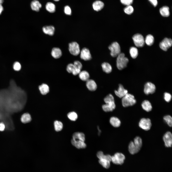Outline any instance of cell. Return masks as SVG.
Here are the masks:
<instances>
[{"mask_svg": "<svg viewBox=\"0 0 172 172\" xmlns=\"http://www.w3.org/2000/svg\"><path fill=\"white\" fill-rule=\"evenodd\" d=\"M86 81V86L89 90L93 91L96 90L97 87V85L94 80L89 79Z\"/></svg>", "mask_w": 172, "mask_h": 172, "instance_id": "obj_16", "label": "cell"}, {"mask_svg": "<svg viewBox=\"0 0 172 172\" xmlns=\"http://www.w3.org/2000/svg\"><path fill=\"white\" fill-rule=\"evenodd\" d=\"M65 13L68 15H70L71 14V10L70 7L68 6H65L64 8Z\"/></svg>", "mask_w": 172, "mask_h": 172, "instance_id": "obj_42", "label": "cell"}, {"mask_svg": "<svg viewBox=\"0 0 172 172\" xmlns=\"http://www.w3.org/2000/svg\"><path fill=\"white\" fill-rule=\"evenodd\" d=\"M114 92L118 97L122 98L128 93V91L124 88L122 85L120 84L118 89L117 90H115Z\"/></svg>", "mask_w": 172, "mask_h": 172, "instance_id": "obj_14", "label": "cell"}, {"mask_svg": "<svg viewBox=\"0 0 172 172\" xmlns=\"http://www.w3.org/2000/svg\"><path fill=\"white\" fill-rule=\"evenodd\" d=\"M102 105V108L105 112H108L113 111L115 108L116 105L114 101L108 102Z\"/></svg>", "mask_w": 172, "mask_h": 172, "instance_id": "obj_11", "label": "cell"}, {"mask_svg": "<svg viewBox=\"0 0 172 172\" xmlns=\"http://www.w3.org/2000/svg\"><path fill=\"white\" fill-rule=\"evenodd\" d=\"M132 39L135 45L138 47H143L145 44V40L143 36L139 33L134 35Z\"/></svg>", "mask_w": 172, "mask_h": 172, "instance_id": "obj_5", "label": "cell"}, {"mask_svg": "<svg viewBox=\"0 0 172 172\" xmlns=\"http://www.w3.org/2000/svg\"><path fill=\"white\" fill-rule=\"evenodd\" d=\"M81 58L85 61L89 60L92 58L91 56L89 50L86 48L82 49L80 52Z\"/></svg>", "mask_w": 172, "mask_h": 172, "instance_id": "obj_10", "label": "cell"}, {"mask_svg": "<svg viewBox=\"0 0 172 172\" xmlns=\"http://www.w3.org/2000/svg\"><path fill=\"white\" fill-rule=\"evenodd\" d=\"M104 155L103 152L102 151H98L97 154V156L99 159L102 158Z\"/></svg>", "mask_w": 172, "mask_h": 172, "instance_id": "obj_44", "label": "cell"}, {"mask_svg": "<svg viewBox=\"0 0 172 172\" xmlns=\"http://www.w3.org/2000/svg\"><path fill=\"white\" fill-rule=\"evenodd\" d=\"M46 10L50 13H54L55 11V5L51 2H48L46 4Z\"/></svg>", "mask_w": 172, "mask_h": 172, "instance_id": "obj_31", "label": "cell"}, {"mask_svg": "<svg viewBox=\"0 0 172 172\" xmlns=\"http://www.w3.org/2000/svg\"><path fill=\"white\" fill-rule=\"evenodd\" d=\"M5 128V126L4 123L2 122H0V131H4Z\"/></svg>", "mask_w": 172, "mask_h": 172, "instance_id": "obj_43", "label": "cell"}, {"mask_svg": "<svg viewBox=\"0 0 172 172\" xmlns=\"http://www.w3.org/2000/svg\"><path fill=\"white\" fill-rule=\"evenodd\" d=\"M161 15L164 17H167L170 14L169 8L167 6H163L159 10Z\"/></svg>", "mask_w": 172, "mask_h": 172, "instance_id": "obj_28", "label": "cell"}, {"mask_svg": "<svg viewBox=\"0 0 172 172\" xmlns=\"http://www.w3.org/2000/svg\"><path fill=\"white\" fill-rule=\"evenodd\" d=\"M133 0H120L121 3L124 5H130L133 2Z\"/></svg>", "mask_w": 172, "mask_h": 172, "instance_id": "obj_41", "label": "cell"}, {"mask_svg": "<svg viewBox=\"0 0 172 172\" xmlns=\"http://www.w3.org/2000/svg\"><path fill=\"white\" fill-rule=\"evenodd\" d=\"M67 116L70 120L73 121H76L78 117L77 113L73 111L67 114Z\"/></svg>", "mask_w": 172, "mask_h": 172, "instance_id": "obj_34", "label": "cell"}, {"mask_svg": "<svg viewBox=\"0 0 172 172\" xmlns=\"http://www.w3.org/2000/svg\"><path fill=\"white\" fill-rule=\"evenodd\" d=\"M145 42L147 45L151 46L153 45L154 42L153 36L151 34L147 35L145 38Z\"/></svg>", "mask_w": 172, "mask_h": 172, "instance_id": "obj_30", "label": "cell"}, {"mask_svg": "<svg viewBox=\"0 0 172 172\" xmlns=\"http://www.w3.org/2000/svg\"><path fill=\"white\" fill-rule=\"evenodd\" d=\"M31 7L33 10L38 12L41 8L42 5L37 0H34L31 3Z\"/></svg>", "mask_w": 172, "mask_h": 172, "instance_id": "obj_23", "label": "cell"}, {"mask_svg": "<svg viewBox=\"0 0 172 172\" xmlns=\"http://www.w3.org/2000/svg\"><path fill=\"white\" fill-rule=\"evenodd\" d=\"M164 121L170 127H171L172 125V118L170 115L165 116L163 118Z\"/></svg>", "mask_w": 172, "mask_h": 172, "instance_id": "obj_35", "label": "cell"}, {"mask_svg": "<svg viewBox=\"0 0 172 172\" xmlns=\"http://www.w3.org/2000/svg\"><path fill=\"white\" fill-rule=\"evenodd\" d=\"M103 70L105 73L108 74L110 73L112 70L111 65L107 62L103 63L101 65Z\"/></svg>", "mask_w": 172, "mask_h": 172, "instance_id": "obj_27", "label": "cell"}, {"mask_svg": "<svg viewBox=\"0 0 172 172\" xmlns=\"http://www.w3.org/2000/svg\"><path fill=\"white\" fill-rule=\"evenodd\" d=\"M38 88L41 94L43 95L47 94L49 92V87L46 84H42L39 86Z\"/></svg>", "mask_w": 172, "mask_h": 172, "instance_id": "obj_21", "label": "cell"}, {"mask_svg": "<svg viewBox=\"0 0 172 172\" xmlns=\"http://www.w3.org/2000/svg\"><path fill=\"white\" fill-rule=\"evenodd\" d=\"M129 53L131 57L133 59H135L138 56V50L135 47H131L129 49Z\"/></svg>", "mask_w": 172, "mask_h": 172, "instance_id": "obj_32", "label": "cell"}, {"mask_svg": "<svg viewBox=\"0 0 172 172\" xmlns=\"http://www.w3.org/2000/svg\"><path fill=\"white\" fill-rule=\"evenodd\" d=\"M72 139L75 140H80L85 141V135L84 133L82 132H75L73 134Z\"/></svg>", "mask_w": 172, "mask_h": 172, "instance_id": "obj_19", "label": "cell"}, {"mask_svg": "<svg viewBox=\"0 0 172 172\" xmlns=\"http://www.w3.org/2000/svg\"><path fill=\"white\" fill-rule=\"evenodd\" d=\"M141 148L133 141H131L128 146V150L130 153L132 154H134L138 152Z\"/></svg>", "mask_w": 172, "mask_h": 172, "instance_id": "obj_13", "label": "cell"}, {"mask_svg": "<svg viewBox=\"0 0 172 172\" xmlns=\"http://www.w3.org/2000/svg\"><path fill=\"white\" fill-rule=\"evenodd\" d=\"M104 5V3L100 0H97L95 1L92 4L94 10L97 11L102 10L103 8Z\"/></svg>", "mask_w": 172, "mask_h": 172, "instance_id": "obj_22", "label": "cell"}, {"mask_svg": "<svg viewBox=\"0 0 172 172\" xmlns=\"http://www.w3.org/2000/svg\"><path fill=\"white\" fill-rule=\"evenodd\" d=\"M79 76L80 79L83 81H86L89 79V74L86 70L81 71L79 74Z\"/></svg>", "mask_w": 172, "mask_h": 172, "instance_id": "obj_24", "label": "cell"}, {"mask_svg": "<svg viewBox=\"0 0 172 172\" xmlns=\"http://www.w3.org/2000/svg\"><path fill=\"white\" fill-rule=\"evenodd\" d=\"M75 68L73 64L70 63L67 66L66 69L68 72L72 73L74 70Z\"/></svg>", "mask_w": 172, "mask_h": 172, "instance_id": "obj_37", "label": "cell"}, {"mask_svg": "<svg viewBox=\"0 0 172 172\" xmlns=\"http://www.w3.org/2000/svg\"><path fill=\"white\" fill-rule=\"evenodd\" d=\"M69 49L70 53L74 56H77L80 53L79 45L76 42H74L69 43Z\"/></svg>", "mask_w": 172, "mask_h": 172, "instance_id": "obj_6", "label": "cell"}, {"mask_svg": "<svg viewBox=\"0 0 172 172\" xmlns=\"http://www.w3.org/2000/svg\"><path fill=\"white\" fill-rule=\"evenodd\" d=\"M54 1H58L59 0H54Z\"/></svg>", "mask_w": 172, "mask_h": 172, "instance_id": "obj_48", "label": "cell"}, {"mask_svg": "<svg viewBox=\"0 0 172 172\" xmlns=\"http://www.w3.org/2000/svg\"><path fill=\"white\" fill-rule=\"evenodd\" d=\"M13 68L15 71H19L21 69V65L19 62H16L13 64Z\"/></svg>", "mask_w": 172, "mask_h": 172, "instance_id": "obj_38", "label": "cell"}, {"mask_svg": "<svg viewBox=\"0 0 172 172\" xmlns=\"http://www.w3.org/2000/svg\"><path fill=\"white\" fill-rule=\"evenodd\" d=\"M51 54L54 58L57 59L61 57L62 53L60 49L58 48L54 47L52 49Z\"/></svg>", "mask_w": 172, "mask_h": 172, "instance_id": "obj_18", "label": "cell"}, {"mask_svg": "<svg viewBox=\"0 0 172 172\" xmlns=\"http://www.w3.org/2000/svg\"><path fill=\"white\" fill-rule=\"evenodd\" d=\"M154 6H156L157 4V0H148Z\"/></svg>", "mask_w": 172, "mask_h": 172, "instance_id": "obj_45", "label": "cell"}, {"mask_svg": "<svg viewBox=\"0 0 172 172\" xmlns=\"http://www.w3.org/2000/svg\"><path fill=\"white\" fill-rule=\"evenodd\" d=\"M108 48L110 51V55L113 57H117L121 53L120 46L117 42L113 43L109 46Z\"/></svg>", "mask_w": 172, "mask_h": 172, "instance_id": "obj_3", "label": "cell"}, {"mask_svg": "<svg viewBox=\"0 0 172 172\" xmlns=\"http://www.w3.org/2000/svg\"><path fill=\"white\" fill-rule=\"evenodd\" d=\"M54 126L55 130L57 132L61 131L62 129L63 125L61 122L56 120L54 122Z\"/></svg>", "mask_w": 172, "mask_h": 172, "instance_id": "obj_33", "label": "cell"}, {"mask_svg": "<svg viewBox=\"0 0 172 172\" xmlns=\"http://www.w3.org/2000/svg\"><path fill=\"white\" fill-rule=\"evenodd\" d=\"M4 10L2 4H0V15L2 14Z\"/></svg>", "mask_w": 172, "mask_h": 172, "instance_id": "obj_46", "label": "cell"}, {"mask_svg": "<svg viewBox=\"0 0 172 172\" xmlns=\"http://www.w3.org/2000/svg\"><path fill=\"white\" fill-rule=\"evenodd\" d=\"M42 30L45 34L51 36L54 34L55 28L53 26H45L43 27Z\"/></svg>", "mask_w": 172, "mask_h": 172, "instance_id": "obj_17", "label": "cell"}, {"mask_svg": "<svg viewBox=\"0 0 172 172\" xmlns=\"http://www.w3.org/2000/svg\"><path fill=\"white\" fill-rule=\"evenodd\" d=\"M141 106L143 109L147 112L150 111L152 109V107L150 103L147 100L143 101L142 103Z\"/></svg>", "mask_w": 172, "mask_h": 172, "instance_id": "obj_26", "label": "cell"}, {"mask_svg": "<svg viewBox=\"0 0 172 172\" xmlns=\"http://www.w3.org/2000/svg\"><path fill=\"white\" fill-rule=\"evenodd\" d=\"M99 163L105 168L108 169L110 167L111 161L105 159H99Z\"/></svg>", "mask_w": 172, "mask_h": 172, "instance_id": "obj_29", "label": "cell"}, {"mask_svg": "<svg viewBox=\"0 0 172 172\" xmlns=\"http://www.w3.org/2000/svg\"><path fill=\"white\" fill-rule=\"evenodd\" d=\"M20 119L22 122L24 124H26L31 122L32 118L30 115L29 113H25L22 114Z\"/></svg>", "mask_w": 172, "mask_h": 172, "instance_id": "obj_25", "label": "cell"}, {"mask_svg": "<svg viewBox=\"0 0 172 172\" xmlns=\"http://www.w3.org/2000/svg\"><path fill=\"white\" fill-rule=\"evenodd\" d=\"M139 125L142 129L148 130L150 129L151 126V120L149 118H142L140 121Z\"/></svg>", "mask_w": 172, "mask_h": 172, "instance_id": "obj_7", "label": "cell"}, {"mask_svg": "<svg viewBox=\"0 0 172 172\" xmlns=\"http://www.w3.org/2000/svg\"><path fill=\"white\" fill-rule=\"evenodd\" d=\"M109 122L112 126L115 128L119 127L121 124L120 120L118 118L115 117H111L110 119Z\"/></svg>", "mask_w": 172, "mask_h": 172, "instance_id": "obj_20", "label": "cell"}, {"mask_svg": "<svg viewBox=\"0 0 172 172\" xmlns=\"http://www.w3.org/2000/svg\"><path fill=\"white\" fill-rule=\"evenodd\" d=\"M73 64L76 68L81 70L82 67V65L80 61H75Z\"/></svg>", "mask_w": 172, "mask_h": 172, "instance_id": "obj_39", "label": "cell"}, {"mask_svg": "<svg viewBox=\"0 0 172 172\" xmlns=\"http://www.w3.org/2000/svg\"><path fill=\"white\" fill-rule=\"evenodd\" d=\"M156 87L155 85L150 82H147L145 86L144 92L146 95L154 93L155 91Z\"/></svg>", "mask_w": 172, "mask_h": 172, "instance_id": "obj_12", "label": "cell"}, {"mask_svg": "<svg viewBox=\"0 0 172 172\" xmlns=\"http://www.w3.org/2000/svg\"><path fill=\"white\" fill-rule=\"evenodd\" d=\"M164 99L165 101L168 102H169L172 98L171 95L169 93L165 92L164 94Z\"/></svg>", "mask_w": 172, "mask_h": 172, "instance_id": "obj_40", "label": "cell"}, {"mask_svg": "<svg viewBox=\"0 0 172 172\" xmlns=\"http://www.w3.org/2000/svg\"><path fill=\"white\" fill-rule=\"evenodd\" d=\"M172 44L171 39L165 38L159 44L160 48L164 51H166L171 47Z\"/></svg>", "mask_w": 172, "mask_h": 172, "instance_id": "obj_8", "label": "cell"}, {"mask_svg": "<svg viewBox=\"0 0 172 172\" xmlns=\"http://www.w3.org/2000/svg\"><path fill=\"white\" fill-rule=\"evenodd\" d=\"M134 11L133 7L130 5H127L124 9L125 13L128 15H130Z\"/></svg>", "mask_w": 172, "mask_h": 172, "instance_id": "obj_36", "label": "cell"}, {"mask_svg": "<svg viewBox=\"0 0 172 172\" xmlns=\"http://www.w3.org/2000/svg\"><path fill=\"white\" fill-rule=\"evenodd\" d=\"M122 98V103L124 107L132 106L136 103L134 96L130 94L127 93Z\"/></svg>", "mask_w": 172, "mask_h": 172, "instance_id": "obj_2", "label": "cell"}, {"mask_svg": "<svg viewBox=\"0 0 172 172\" xmlns=\"http://www.w3.org/2000/svg\"><path fill=\"white\" fill-rule=\"evenodd\" d=\"M80 140H76L72 139L71 143L72 145L78 149H84L86 148V145L84 142Z\"/></svg>", "mask_w": 172, "mask_h": 172, "instance_id": "obj_15", "label": "cell"}, {"mask_svg": "<svg viewBox=\"0 0 172 172\" xmlns=\"http://www.w3.org/2000/svg\"><path fill=\"white\" fill-rule=\"evenodd\" d=\"M163 140L166 147H171L172 144V135L170 131L167 132L163 137Z\"/></svg>", "mask_w": 172, "mask_h": 172, "instance_id": "obj_9", "label": "cell"}, {"mask_svg": "<svg viewBox=\"0 0 172 172\" xmlns=\"http://www.w3.org/2000/svg\"><path fill=\"white\" fill-rule=\"evenodd\" d=\"M4 2V0H0V4H2Z\"/></svg>", "mask_w": 172, "mask_h": 172, "instance_id": "obj_47", "label": "cell"}, {"mask_svg": "<svg viewBox=\"0 0 172 172\" xmlns=\"http://www.w3.org/2000/svg\"><path fill=\"white\" fill-rule=\"evenodd\" d=\"M125 159V156L123 154L117 152L111 156V161L114 164L121 165L124 163Z\"/></svg>", "mask_w": 172, "mask_h": 172, "instance_id": "obj_4", "label": "cell"}, {"mask_svg": "<svg viewBox=\"0 0 172 172\" xmlns=\"http://www.w3.org/2000/svg\"><path fill=\"white\" fill-rule=\"evenodd\" d=\"M129 61L128 59L123 53H120L117 57L116 65L118 69L121 70L127 66Z\"/></svg>", "mask_w": 172, "mask_h": 172, "instance_id": "obj_1", "label": "cell"}]
</instances>
